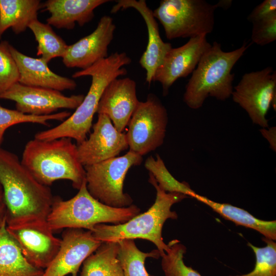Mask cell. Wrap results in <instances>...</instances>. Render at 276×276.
<instances>
[{
	"mask_svg": "<svg viewBox=\"0 0 276 276\" xmlns=\"http://www.w3.org/2000/svg\"><path fill=\"white\" fill-rule=\"evenodd\" d=\"M0 184L7 208V225L47 220L54 198L14 153L0 148Z\"/></svg>",
	"mask_w": 276,
	"mask_h": 276,
	"instance_id": "6da1fadb",
	"label": "cell"
},
{
	"mask_svg": "<svg viewBox=\"0 0 276 276\" xmlns=\"http://www.w3.org/2000/svg\"><path fill=\"white\" fill-rule=\"evenodd\" d=\"M131 62V58L125 52H116L91 66L75 72L73 78L88 76L91 77L89 90L82 102L66 119L53 128L37 132L34 138L50 141L68 137L74 139L77 144L85 140L92 127L93 117L97 113L104 89L113 80L127 74L124 66Z\"/></svg>",
	"mask_w": 276,
	"mask_h": 276,
	"instance_id": "7a4b0ae2",
	"label": "cell"
},
{
	"mask_svg": "<svg viewBox=\"0 0 276 276\" xmlns=\"http://www.w3.org/2000/svg\"><path fill=\"white\" fill-rule=\"evenodd\" d=\"M20 160L39 182L48 187L56 180L66 179L79 190L86 180L77 145L70 138L50 141L34 138L26 144Z\"/></svg>",
	"mask_w": 276,
	"mask_h": 276,
	"instance_id": "3957f363",
	"label": "cell"
},
{
	"mask_svg": "<svg viewBox=\"0 0 276 276\" xmlns=\"http://www.w3.org/2000/svg\"><path fill=\"white\" fill-rule=\"evenodd\" d=\"M249 45L225 52L221 44L214 42L203 54L187 83L183 102L191 109L200 108L208 97L225 101L232 96L235 75L231 71Z\"/></svg>",
	"mask_w": 276,
	"mask_h": 276,
	"instance_id": "277c9868",
	"label": "cell"
},
{
	"mask_svg": "<svg viewBox=\"0 0 276 276\" xmlns=\"http://www.w3.org/2000/svg\"><path fill=\"white\" fill-rule=\"evenodd\" d=\"M149 175L148 181L156 191L153 205L147 211L124 223L96 225L91 231L97 239L102 242L137 238L147 240L156 246L160 257L169 249V245L164 242L162 235L164 224L168 219L177 218V213L171 210L172 206L189 196L179 193L166 192L158 187L153 176L150 173Z\"/></svg>",
	"mask_w": 276,
	"mask_h": 276,
	"instance_id": "5b68a950",
	"label": "cell"
},
{
	"mask_svg": "<svg viewBox=\"0 0 276 276\" xmlns=\"http://www.w3.org/2000/svg\"><path fill=\"white\" fill-rule=\"evenodd\" d=\"M78 191L75 196L66 200L54 197L47 219L53 232L62 228L91 231L97 224L124 223L140 214V208L133 204L115 208L101 202L88 192L86 180Z\"/></svg>",
	"mask_w": 276,
	"mask_h": 276,
	"instance_id": "8992f818",
	"label": "cell"
},
{
	"mask_svg": "<svg viewBox=\"0 0 276 276\" xmlns=\"http://www.w3.org/2000/svg\"><path fill=\"white\" fill-rule=\"evenodd\" d=\"M217 8L204 0H162L153 14L168 39L191 38L213 31Z\"/></svg>",
	"mask_w": 276,
	"mask_h": 276,
	"instance_id": "52a82bcc",
	"label": "cell"
},
{
	"mask_svg": "<svg viewBox=\"0 0 276 276\" xmlns=\"http://www.w3.org/2000/svg\"><path fill=\"white\" fill-rule=\"evenodd\" d=\"M142 156L129 150L125 155L84 166L86 187L95 199L115 208L131 205L132 199L123 192V183L129 169L140 165Z\"/></svg>",
	"mask_w": 276,
	"mask_h": 276,
	"instance_id": "ba28073f",
	"label": "cell"
},
{
	"mask_svg": "<svg viewBox=\"0 0 276 276\" xmlns=\"http://www.w3.org/2000/svg\"><path fill=\"white\" fill-rule=\"evenodd\" d=\"M168 122L166 108L154 94L139 101L128 124L126 134L129 150L141 156L162 145Z\"/></svg>",
	"mask_w": 276,
	"mask_h": 276,
	"instance_id": "9c48e42d",
	"label": "cell"
},
{
	"mask_svg": "<svg viewBox=\"0 0 276 276\" xmlns=\"http://www.w3.org/2000/svg\"><path fill=\"white\" fill-rule=\"evenodd\" d=\"M232 94L233 101L248 113L253 123L268 127L267 113L275 110L276 72L271 66L244 74Z\"/></svg>",
	"mask_w": 276,
	"mask_h": 276,
	"instance_id": "30bf717a",
	"label": "cell"
},
{
	"mask_svg": "<svg viewBox=\"0 0 276 276\" xmlns=\"http://www.w3.org/2000/svg\"><path fill=\"white\" fill-rule=\"evenodd\" d=\"M6 229L25 259L37 268L45 269L60 249L61 239L54 235L47 220L7 225Z\"/></svg>",
	"mask_w": 276,
	"mask_h": 276,
	"instance_id": "8fae6325",
	"label": "cell"
},
{
	"mask_svg": "<svg viewBox=\"0 0 276 276\" xmlns=\"http://www.w3.org/2000/svg\"><path fill=\"white\" fill-rule=\"evenodd\" d=\"M83 95L66 96L60 91L23 85L17 82L0 95V99L14 101L16 110L27 114L47 116L59 109H76Z\"/></svg>",
	"mask_w": 276,
	"mask_h": 276,
	"instance_id": "7c38bea8",
	"label": "cell"
},
{
	"mask_svg": "<svg viewBox=\"0 0 276 276\" xmlns=\"http://www.w3.org/2000/svg\"><path fill=\"white\" fill-rule=\"evenodd\" d=\"M91 231L66 228L62 234L60 249L43 276H77L84 260L102 244Z\"/></svg>",
	"mask_w": 276,
	"mask_h": 276,
	"instance_id": "4fadbf2b",
	"label": "cell"
},
{
	"mask_svg": "<svg viewBox=\"0 0 276 276\" xmlns=\"http://www.w3.org/2000/svg\"><path fill=\"white\" fill-rule=\"evenodd\" d=\"M211 45L207 41L206 35H203L191 38L183 45L172 48L168 51L153 78V81L161 84L164 96L168 95L170 87L178 79L193 73Z\"/></svg>",
	"mask_w": 276,
	"mask_h": 276,
	"instance_id": "5bb4252c",
	"label": "cell"
},
{
	"mask_svg": "<svg viewBox=\"0 0 276 276\" xmlns=\"http://www.w3.org/2000/svg\"><path fill=\"white\" fill-rule=\"evenodd\" d=\"M88 139L77 144L79 160L83 166L117 157L129 147L126 134L118 131L110 119L98 114Z\"/></svg>",
	"mask_w": 276,
	"mask_h": 276,
	"instance_id": "9a60e30c",
	"label": "cell"
},
{
	"mask_svg": "<svg viewBox=\"0 0 276 276\" xmlns=\"http://www.w3.org/2000/svg\"><path fill=\"white\" fill-rule=\"evenodd\" d=\"M116 28L111 17L102 16L91 33L68 45L62 57L64 65L84 70L107 57L108 48L113 39Z\"/></svg>",
	"mask_w": 276,
	"mask_h": 276,
	"instance_id": "2e32d148",
	"label": "cell"
},
{
	"mask_svg": "<svg viewBox=\"0 0 276 276\" xmlns=\"http://www.w3.org/2000/svg\"><path fill=\"white\" fill-rule=\"evenodd\" d=\"M111 8V13L119 10L133 8L144 20L148 33V42L146 50L142 55L139 63L146 71V81L150 84L154 74L162 63L164 59L172 48L170 43L165 42L162 39L158 25L153 16V11L147 6L145 0H118Z\"/></svg>",
	"mask_w": 276,
	"mask_h": 276,
	"instance_id": "e0dca14e",
	"label": "cell"
},
{
	"mask_svg": "<svg viewBox=\"0 0 276 276\" xmlns=\"http://www.w3.org/2000/svg\"><path fill=\"white\" fill-rule=\"evenodd\" d=\"M136 86L130 78H116L106 86L99 102L97 113L106 115L119 132L128 125L139 102Z\"/></svg>",
	"mask_w": 276,
	"mask_h": 276,
	"instance_id": "ac0fdd59",
	"label": "cell"
},
{
	"mask_svg": "<svg viewBox=\"0 0 276 276\" xmlns=\"http://www.w3.org/2000/svg\"><path fill=\"white\" fill-rule=\"evenodd\" d=\"M10 51L18 67V82L25 85L58 91L74 90L77 83L72 79L56 74L41 58L24 54L10 44Z\"/></svg>",
	"mask_w": 276,
	"mask_h": 276,
	"instance_id": "d6986e66",
	"label": "cell"
},
{
	"mask_svg": "<svg viewBox=\"0 0 276 276\" xmlns=\"http://www.w3.org/2000/svg\"><path fill=\"white\" fill-rule=\"evenodd\" d=\"M108 0H48L42 4L50 14L47 24L57 29H73L76 23L82 27L94 17V10Z\"/></svg>",
	"mask_w": 276,
	"mask_h": 276,
	"instance_id": "ffe728a7",
	"label": "cell"
},
{
	"mask_svg": "<svg viewBox=\"0 0 276 276\" xmlns=\"http://www.w3.org/2000/svg\"><path fill=\"white\" fill-rule=\"evenodd\" d=\"M41 7L39 0H0V39L9 28L16 34L25 32Z\"/></svg>",
	"mask_w": 276,
	"mask_h": 276,
	"instance_id": "44dd1931",
	"label": "cell"
},
{
	"mask_svg": "<svg viewBox=\"0 0 276 276\" xmlns=\"http://www.w3.org/2000/svg\"><path fill=\"white\" fill-rule=\"evenodd\" d=\"M6 226L0 230V276H43L44 270L25 259Z\"/></svg>",
	"mask_w": 276,
	"mask_h": 276,
	"instance_id": "7402d4cb",
	"label": "cell"
},
{
	"mask_svg": "<svg viewBox=\"0 0 276 276\" xmlns=\"http://www.w3.org/2000/svg\"><path fill=\"white\" fill-rule=\"evenodd\" d=\"M193 198L210 206L223 218L233 222L237 225L255 229L265 238L275 241V220L259 219L241 208L227 203L215 202L197 193Z\"/></svg>",
	"mask_w": 276,
	"mask_h": 276,
	"instance_id": "603a6c76",
	"label": "cell"
},
{
	"mask_svg": "<svg viewBox=\"0 0 276 276\" xmlns=\"http://www.w3.org/2000/svg\"><path fill=\"white\" fill-rule=\"evenodd\" d=\"M118 242H102L82 264L80 276H124Z\"/></svg>",
	"mask_w": 276,
	"mask_h": 276,
	"instance_id": "cb8c5ba5",
	"label": "cell"
},
{
	"mask_svg": "<svg viewBox=\"0 0 276 276\" xmlns=\"http://www.w3.org/2000/svg\"><path fill=\"white\" fill-rule=\"evenodd\" d=\"M37 42V55L40 56L46 63L56 57H62L68 45L58 35L48 24L38 19L32 21L29 26Z\"/></svg>",
	"mask_w": 276,
	"mask_h": 276,
	"instance_id": "d4e9b609",
	"label": "cell"
},
{
	"mask_svg": "<svg viewBox=\"0 0 276 276\" xmlns=\"http://www.w3.org/2000/svg\"><path fill=\"white\" fill-rule=\"evenodd\" d=\"M118 242L119 244L118 258L124 276H148L145 267V260L150 257L158 258L160 257L159 251L157 249L149 252L141 251L133 239H124Z\"/></svg>",
	"mask_w": 276,
	"mask_h": 276,
	"instance_id": "484cf974",
	"label": "cell"
},
{
	"mask_svg": "<svg viewBox=\"0 0 276 276\" xmlns=\"http://www.w3.org/2000/svg\"><path fill=\"white\" fill-rule=\"evenodd\" d=\"M144 166L153 176L158 187L166 192L179 193L193 198L196 193L187 182H180L172 176L158 154L156 159L152 156L148 157Z\"/></svg>",
	"mask_w": 276,
	"mask_h": 276,
	"instance_id": "4316f807",
	"label": "cell"
},
{
	"mask_svg": "<svg viewBox=\"0 0 276 276\" xmlns=\"http://www.w3.org/2000/svg\"><path fill=\"white\" fill-rule=\"evenodd\" d=\"M71 115L70 112L63 111L47 116H34L22 113L17 110L0 106V148L3 142L6 130L13 125L24 123H31L49 126V121H63Z\"/></svg>",
	"mask_w": 276,
	"mask_h": 276,
	"instance_id": "83f0119b",
	"label": "cell"
},
{
	"mask_svg": "<svg viewBox=\"0 0 276 276\" xmlns=\"http://www.w3.org/2000/svg\"><path fill=\"white\" fill-rule=\"evenodd\" d=\"M169 249L161 257L162 267L165 276H201L197 271L184 263L185 246L177 240L168 244Z\"/></svg>",
	"mask_w": 276,
	"mask_h": 276,
	"instance_id": "f1b7e54d",
	"label": "cell"
},
{
	"mask_svg": "<svg viewBox=\"0 0 276 276\" xmlns=\"http://www.w3.org/2000/svg\"><path fill=\"white\" fill-rule=\"evenodd\" d=\"M266 244L263 247H256L250 243L251 247L256 256V264L250 272L241 275L228 276H276V243L272 240L263 237Z\"/></svg>",
	"mask_w": 276,
	"mask_h": 276,
	"instance_id": "f546056e",
	"label": "cell"
},
{
	"mask_svg": "<svg viewBox=\"0 0 276 276\" xmlns=\"http://www.w3.org/2000/svg\"><path fill=\"white\" fill-rule=\"evenodd\" d=\"M7 41L0 42V95L18 82L19 74Z\"/></svg>",
	"mask_w": 276,
	"mask_h": 276,
	"instance_id": "4dcf8cb0",
	"label": "cell"
},
{
	"mask_svg": "<svg viewBox=\"0 0 276 276\" xmlns=\"http://www.w3.org/2000/svg\"><path fill=\"white\" fill-rule=\"evenodd\" d=\"M251 40L265 45L276 40V15L252 22Z\"/></svg>",
	"mask_w": 276,
	"mask_h": 276,
	"instance_id": "1f68e13d",
	"label": "cell"
},
{
	"mask_svg": "<svg viewBox=\"0 0 276 276\" xmlns=\"http://www.w3.org/2000/svg\"><path fill=\"white\" fill-rule=\"evenodd\" d=\"M275 15L276 1L265 0L252 10L248 15L247 19L252 23Z\"/></svg>",
	"mask_w": 276,
	"mask_h": 276,
	"instance_id": "d6a6232c",
	"label": "cell"
},
{
	"mask_svg": "<svg viewBox=\"0 0 276 276\" xmlns=\"http://www.w3.org/2000/svg\"><path fill=\"white\" fill-rule=\"evenodd\" d=\"M7 208L5 201L3 188L0 184V230L7 224Z\"/></svg>",
	"mask_w": 276,
	"mask_h": 276,
	"instance_id": "836d02e7",
	"label": "cell"
},
{
	"mask_svg": "<svg viewBox=\"0 0 276 276\" xmlns=\"http://www.w3.org/2000/svg\"><path fill=\"white\" fill-rule=\"evenodd\" d=\"M276 129L275 127H271L268 129L262 128L260 130L263 136L267 140L270 144L271 148L274 151L276 149L275 146V132Z\"/></svg>",
	"mask_w": 276,
	"mask_h": 276,
	"instance_id": "e575fe53",
	"label": "cell"
},
{
	"mask_svg": "<svg viewBox=\"0 0 276 276\" xmlns=\"http://www.w3.org/2000/svg\"><path fill=\"white\" fill-rule=\"evenodd\" d=\"M232 1H220L216 4L217 7H221L223 9L228 8L232 5Z\"/></svg>",
	"mask_w": 276,
	"mask_h": 276,
	"instance_id": "d590c367",
	"label": "cell"
}]
</instances>
